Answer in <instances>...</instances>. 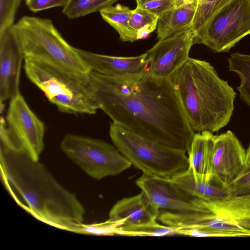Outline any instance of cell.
<instances>
[{
	"label": "cell",
	"instance_id": "cell-1",
	"mask_svg": "<svg viewBox=\"0 0 250 250\" xmlns=\"http://www.w3.org/2000/svg\"><path fill=\"white\" fill-rule=\"evenodd\" d=\"M96 101L114 123L131 131L188 152L194 135L169 78L146 67L120 76L89 72Z\"/></svg>",
	"mask_w": 250,
	"mask_h": 250
},
{
	"label": "cell",
	"instance_id": "cell-2",
	"mask_svg": "<svg viewBox=\"0 0 250 250\" xmlns=\"http://www.w3.org/2000/svg\"><path fill=\"white\" fill-rule=\"evenodd\" d=\"M0 163L1 177L6 188L19 194L32 215L60 229L82 230L83 206L39 160H33L14 146L0 144Z\"/></svg>",
	"mask_w": 250,
	"mask_h": 250
},
{
	"label": "cell",
	"instance_id": "cell-3",
	"mask_svg": "<svg viewBox=\"0 0 250 250\" xmlns=\"http://www.w3.org/2000/svg\"><path fill=\"white\" fill-rule=\"evenodd\" d=\"M169 78L194 132L212 133L228 125L236 93L209 62L189 57Z\"/></svg>",
	"mask_w": 250,
	"mask_h": 250
},
{
	"label": "cell",
	"instance_id": "cell-4",
	"mask_svg": "<svg viewBox=\"0 0 250 250\" xmlns=\"http://www.w3.org/2000/svg\"><path fill=\"white\" fill-rule=\"evenodd\" d=\"M27 78L62 112L95 114L99 107L89 72L32 58L25 57Z\"/></svg>",
	"mask_w": 250,
	"mask_h": 250
},
{
	"label": "cell",
	"instance_id": "cell-5",
	"mask_svg": "<svg viewBox=\"0 0 250 250\" xmlns=\"http://www.w3.org/2000/svg\"><path fill=\"white\" fill-rule=\"evenodd\" d=\"M109 136L119 151L143 173L171 179L189 167L186 152L131 131L114 123Z\"/></svg>",
	"mask_w": 250,
	"mask_h": 250
},
{
	"label": "cell",
	"instance_id": "cell-6",
	"mask_svg": "<svg viewBox=\"0 0 250 250\" xmlns=\"http://www.w3.org/2000/svg\"><path fill=\"white\" fill-rule=\"evenodd\" d=\"M24 58H32L88 73L75 48L64 39L48 19L25 16L13 25Z\"/></svg>",
	"mask_w": 250,
	"mask_h": 250
},
{
	"label": "cell",
	"instance_id": "cell-7",
	"mask_svg": "<svg viewBox=\"0 0 250 250\" xmlns=\"http://www.w3.org/2000/svg\"><path fill=\"white\" fill-rule=\"evenodd\" d=\"M60 147L69 159L97 180L118 175L132 165L114 145L103 140L68 134Z\"/></svg>",
	"mask_w": 250,
	"mask_h": 250
},
{
	"label": "cell",
	"instance_id": "cell-8",
	"mask_svg": "<svg viewBox=\"0 0 250 250\" xmlns=\"http://www.w3.org/2000/svg\"><path fill=\"white\" fill-rule=\"evenodd\" d=\"M201 199L202 210L187 214L186 227L212 229L230 237H250V195Z\"/></svg>",
	"mask_w": 250,
	"mask_h": 250
},
{
	"label": "cell",
	"instance_id": "cell-9",
	"mask_svg": "<svg viewBox=\"0 0 250 250\" xmlns=\"http://www.w3.org/2000/svg\"><path fill=\"white\" fill-rule=\"evenodd\" d=\"M250 34V0H231L195 34L194 44H203L214 52H227Z\"/></svg>",
	"mask_w": 250,
	"mask_h": 250
},
{
	"label": "cell",
	"instance_id": "cell-10",
	"mask_svg": "<svg viewBox=\"0 0 250 250\" xmlns=\"http://www.w3.org/2000/svg\"><path fill=\"white\" fill-rule=\"evenodd\" d=\"M7 126L21 148L39 160L44 148V123L19 93L10 100L6 115Z\"/></svg>",
	"mask_w": 250,
	"mask_h": 250
},
{
	"label": "cell",
	"instance_id": "cell-11",
	"mask_svg": "<svg viewBox=\"0 0 250 250\" xmlns=\"http://www.w3.org/2000/svg\"><path fill=\"white\" fill-rule=\"evenodd\" d=\"M194 36L195 33L190 27L159 40L145 53L147 70L156 77L169 78L189 57Z\"/></svg>",
	"mask_w": 250,
	"mask_h": 250
},
{
	"label": "cell",
	"instance_id": "cell-12",
	"mask_svg": "<svg viewBox=\"0 0 250 250\" xmlns=\"http://www.w3.org/2000/svg\"><path fill=\"white\" fill-rule=\"evenodd\" d=\"M212 182L225 188L247 168L246 151L230 130L213 137Z\"/></svg>",
	"mask_w": 250,
	"mask_h": 250
},
{
	"label": "cell",
	"instance_id": "cell-13",
	"mask_svg": "<svg viewBox=\"0 0 250 250\" xmlns=\"http://www.w3.org/2000/svg\"><path fill=\"white\" fill-rule=\"evenodd\" d=\"M136 184L160 210L174 212L202 210L201 199L188 194L170 179L143 173Z\"/></svg>",
	"mask_w": 250,
	"mask_h": 250
},
{
	"label": "cell",
	"instance_id": "cell-14",
	"mask_svg": "<svg viewBox=\"0 0 250 250\" xmlns=\"http://www.w3.org/2000/svg\"><path fill=\"white\" fill-rule=\"evenodd\" d=\"M24 56L13 26L0 34V101L11 100L20 92V78Z\"/></svg>",
	"mask_w": 250,
	"mask_h": 250
},
{
	"label": "cell",
	"instance_id": "cell-15",
	"mask_svg": "<svg viewBox=\"0 0 250 250\" xmlns=\"http://www.w3.org/2000/svg\"><path fill=\"white\" fill-rule=\"evenodd\" d=\"M160 211L141 191L118 201L111 209L106 221L118 227L146 224L155 221Z\"/></svg>",
	"mask_w": 250,
	"mask_h": 250
},
{
	"label": "cell",
	"instance_id": "cell-16",
	"mask_svg": "<svg viewBox=\"0 0 250 250\" xmlns=\"http://www.w3.org/2000/svg\"><path fill=\"white\" fill-rule=\"evenodd\" d=\"M75 49L90 71L104 75L120 76L136 74L146 67L145 53L135 57H117Z\"/></svg>",
	"mask_w": 250,
	"mask_h": 250
},
{
	"label": "cell",
	"instance_id": "cell-17",
	"mask_svg": "<svg viewBox=\"0 0 250 250\" xmlns=\"http://www.w3.org/2000/svg\"><path fill=\"white\" fill-rule=\"evenodd\" d=\"M198 1L188 4L174 5L159 17L157 38L163 40L192 27Z\"/></svg>",
	"mask_w": 250,
	"mask_h": 250
},
{
	"label": "cell",
	"instance_id": "cell-18",
	"mask_svg": "<svg viewBox=\"0 0 250 250\" xmlns=\"http://www.w3.org/2000/svg\"><path fill=\"white\" fill-rule=\"evenodd\" d=\"M213 135L208 131L195 133L190 148L188 152V167L193 173L210 181Z\"/></svg>",
	"mask_w": 250,
	"mask_h": 250
},
{
	"label": "cell",
	"instance_id": "cell-19",
	"mask_svg": "<svg viewBox=\"0 0 250 250\" xmlns=\"http://www.w3.org/2000/svg\"><path fill=\"white\" fill-rule=\"evenodd\" d=\"M170 179L176 186L188 194L200 199H216L230 194L224 188L217 186L211 181L195 175L189 167Z\"/></svg>",
	"mask_w": 250,
	"mask_h": 250
},
{
	"label": "cell",
	"instance_id": "cell-20",
	"mask_svg": "<svg viewBox=\"0 0 250 250\" xmlns=\"http://www.w3.org/2000/svg\"><path fill=\"white\" fill-rule=\"evenodd\" d=\"M132 11L126 6L118 4L105 7L100 13L103 20L118 33L121 40L133 42L137 41V39L128 24Z\"/></svg>",
	"mask_w": 250,
	"mask_h": 250
},
{
	"label": "cell",
	"instance_id": "cell-21",
	"mask_svg": "<svg viewBox=\"0 0 250 250\" xmlns=\"http://www.w3.org/2000/svg\"><path fill=\"white\" fill-rule=\"evenodd\" d=\"M228 61L229 71L236 73L240 79V85L237 88L240 97L250 106V55L233 53Z\"/></svg>",
	"mask_w": 250,
	"mask_h": 250
},
{
	"label": "cell",
	"instance_id": "cell-22",
	"mask_svg": "<svg viewBox=\"0 0 250 250\" xmlns=\"http://www.w3.org/2000/svg\"><path fill=\"white\" fill-rule=\"evenodd\" d=\"M159 16L138 7L132 10L128 24L137 40L147 38L156 28Z\"/></svg>",
	"mask_w": 250,
	"mask_h": 250
},
{
	"label": "cell",
	"instance_id": "cell-23",
	"mask_svg": "<svg viewBox=\"0 0 250 250\" xmlns=\"http://www.w3.org/2000/svg\"><path fill=\"white\" fill-rule=\"evenodd\" d=\"M117 0H69L63 8L62 13L68 18L76 19L88 14L100 12L112 5Z\"/></svg>",
	"mask_w": 250,
	"mask_h": 250
},
{
	"label": "cell",
	"instance_id": "cell-24",
	"mask_svg": "<svg viewBox=\"0 0 250 250\" xmlns=\"http://www.w3.org/2000/svg\"><path fill=\"white\" fill-rule=\"evenodd\" d=\"M115 234L129 236H162L174 234V228L161 225L155 221L141 225L118 227L116 229Z\"/></svg>",
	"mask_w": 250,
	"mask_h": 250
},
{
	"label": "cell",
	"instance_id": "cell-25",
	"mask_svg": "<svg viewBox=\"0 0 250 250\" xmlns=\"http://www.w3.org/2000/svg\"><path fill=\"white\" fill-rule=\"evenodd\" d=\"M231 0H198L192 29L195 35L222 7Z\"/></svg>",
	"mask_w": 250,
	"mask_h": 250
},
{
	"label": "cell",
	"instance_id": "cell-26",
	"mask_svg": "<svg viewBox=\"0 0 250 250\" xmlns=\"http://www.w3.org/2000/svg\"><path fill=\"white\" fill-rule=\"evenodd\" d=\"M19 0H0V34L14 25Z\"/></svg>",
	"mask_w": 250,
	"mask_h": 250
},
{
	"label": "cell",
	"instance_id": "cell-27",
	"mask_svg": "<svg viewBox=\"0 0 250 250\" xmlns=\"http://www.w3.org/2000/svg\"><path fill=\"white\" fill-rule=\"evenodd\" d=\"M224 188L232 195H250V167H247L239 176Z\"/></svg>",
	"mask_w": 250,
	"mask_h": 250
},
{
	"label": "cell",
	"instance_id": "cell-28",
	"mask_svg": "<svg viewBox=\"0 0 250 250\" xmlns=\"http://www.w3.org/2000/svg\"><path fill=\"white\" fill-rule=\"evenodd\" d=\"M137 6L160 17L175 4V0H136Z\"/></svg>",
	"mask_w": 250,
	"mask_h": 250
},
{
	"label": "cell",
	"instance_id": "cell-29",
	"mask_svg": "<svg viewBox=\"0 0 250 250\" xmlns=\"http://www.w3.org/2000/svg\"><path fill=\"white\" fill-rule=\"evenodd\" d=\"M69 0H25V3L29 9L37 12L43 10L66 6Z\"/></svg>",
	"mask_w": 250,
	"mask_h": 250
},
{
	"label": "cell",
	"instance_id": "cell-30",
	"mask_svg": "<svg viewBox=\"0 0 250 250\" xmlns=\"http://www.w3.org/2000/svg\"><path fill=\"white\" fill-rule=\"evenodd\" d=\"M175 5H180L183 4L191 3L196 1H198V0H175Z\"/></svg>",
	"mask_w": 250,
	"mask_h": 250
},
{
	"label": "cell",
	"instance_id": "cell-31",
	"mask_svg": "<svg viewBox=\"0 0 250 250\" xmlns=\"http://www.w3.org/2000/svg\"><path fill=\"white\" fill-rule=\"evenodd\" d=\"M247 167H250V144L246 151Z\"/></svg>",
	"mask_w": 250,
	"mask_h": 250
},
{
	"label": "cell",
	"instance_id": "cell-32",
	"mask_svg": "<svg viewBox=\"0 0 250 250\" xmlns=\"http://www.w3.org/2000/svg\"><path fill=\"white\" fill-rule=\"evenodd\" d=\"M22 0H19V4H20V3H21Z\"/></svg>",
	"mask_w": 250,
	"mask_h": 250
}]
</instances>
